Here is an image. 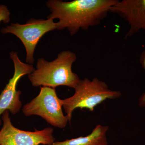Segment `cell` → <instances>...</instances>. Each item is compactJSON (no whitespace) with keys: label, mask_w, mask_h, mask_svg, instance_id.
<instances>
[{"label":"cell","mask_w":145,"mask_h":145,"mask_svg":"<svg viewBox=\"0 0 145 145\" xmlns=\"http://www.w3.org/2000/svg\"><path fill=\"white\" fill-rule=\"evenodd\" d=\"M110 12L119 15L129 25L125 39L145 31V0H117Z\"/></svg>","instance_id":"cell-8"},{"label":"cell","mask_w":145,"mask_h":145,"mask_svg":"<svg viewBox=\"0 0 145 145\" xmlns=\"http://www.w3.org/2000/svg\"><path fill=\"white\" fill-rule=\"evenodd\" d=\"M57 23L51 18H32L24 24H11L2 29L1 32L14 34L21 40L26 50L27 63L32 65L34 62V51L40 39L47 32L57 29Z\"/></svg>","instance_id":"cell-5"},{"label":"cell","mask_w":145,"mask_h":145,"mask_svg":"<svg viewBox=\"0 0 145 145\" xmlns=\"http://www.w3.org/2000/svg\"><path fill=\"white\" fill-rule=\"evenodd\" d=\"M74 89L75 93L72 96L62 99L63 107L69 122L75 109L86 108L93 111L104 101L117 99L121 95L119 91L109 89L106 83L97 78L92 80L86 78L80 80Z\"/></svg>","instance_id":"cell-3"},{"label":"cell","mask_w":145,"mask_h":145,"mask_svg":"<svg viewBox=\"0 0 145 145\" xmlns=\"http://www.w3.org/2000/svg\"><path fill=\"white\" fill-rule=\"evenodd\" d=\"M62 107V99L57 96L55 88L41 87L39 95L24 106L22 112L26 117L37 115L53 126L64 128L69 121Z\"/></svg>","instance_id":"cell-4"},{"label":"cell","mask_w":145,"mask_h":145,"mask_svg":"<svg viewBox=\"0 0 145 145\" xmlns=\"http://www.w3.org/2000/svg\"><path fill=\"white\" fill-rule=\"evenodd\" d=\"M10 59L14 66L13 77L0 94V126L2 124L1 116L6 110H8L13 115L20 111L22 104L20 100L21 91L17 90L18 82L25 75H29L34 70L32 65L22 62L19 59L17 52L10 53Z\"/></svg>","instance_id":"cell-7"},{"label":"cell","mask_w":145,"mask_h":145,"mask_svg":"<svg viewBox=\"0 0 145 145\" xmlns=\"http://www.w3.org/2000/svg\"><path fill=\"white\" fill-rule=\"evenodd\" d=\"M1 118L3 126L0 129V145H52L55 142L52 128L34 131L18 129L11 123L8 110L3 113Z\"/></svg>","instance_id":"cell-6"},{"label":"cell","mask_w":145,"mask_h":145,"mask_svg":"<svg viewBox=\"0 0 145 145\" xmlns=\"http://www.w3.org/2000/svg\"><path fill=\"white\" fill-rule=\"evenodd\" d=\"M140 63L142 67L145 70V50H143L140 56ZM139 105L145 107V93H143L139 100Z\"/></svg>","instance_id":"cell-11"},{"label":"cell","mask_w":145,"mask_h":145,"mask_svg":"<svg viewBox=\"0 0 145 145\" xmlns=\"http://www.w3.org/2000/svg\"><path fill=\"white\" fill-rule=\"evenodd\" d=\"M10 12L7 7L5 5H0V23L3 22L8 23L10 21Z\"/></svg>","instance_id":"cell-10"},{"label":"cell","mask_w":145,"mask_h":145,"mask_svg":"<svg viewBox=\"0 0 145 145\" xmlns=\"http://www.w3.org/2000/svg\"><path fill=\"white\" fill-rule=\"evenodd\" d=\"M108 129L106 126L98 125L87 136L55 142L52 145H107L106 134Z\"/></svg>","instance_id":"cell-9"},{"label":"cell","mask_w":145,"mask_h":145,"mask_svg":"<svg viewBox=\"0 0 145 145\" xmlns=\"http://www.w3.org/2000/svg\"><path fill=\"white\" fill-rule=\"evenodd\" d=\"M117 0H50L46 5L51 13L48 18L58 19L57 29H67L71 35L101 23Z\"/></svg>","instance_id":"cell-1"},{"label":"cell","mask_w":145,"mask_h":145,"mask_svg":"<svg viewBox=\"0 0 145 145\" xmlns=\"http://www.w3.org/2000/svg\"><path fill=\"white\" fill-rule=\"evenodd\" d=\"M77 58L75 53L70 50L60 52L52 61L39 58L36 69L28 75L29 80L34 87L42 86L55 88L66 86L74 89L80 80L72 70Z\"/></svg>","instance_id":"cell-2"}]
</instances>
